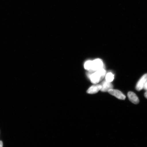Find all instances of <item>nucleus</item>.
<instances>
[{"mask_svg":"<svg viewBox=\"0 0 147 147\" xmlns=\"http://www.w3.org/2000/svg\"><path fill=\"white\" fill-rule=\"evenodd\" d=\"M106 74L105 70L102 68L94 72L89 71L88 74V76L93 84H96L103 79Z\"/></svg>","mask_w":147,"mask_h":147,"instance_id":"f257e3e1","label":"nucleus"},{"mask_svg":"<svg viewBox=\"0 0 147 147\" xmlns=\"http://www.w3.org/2000/svg\"><path fill=\"white\" fill-rule=\"evenodd\" d=\"M104 64L102 60L99 59H95L92 62V68L89 71H94L103 68Z\"/></svg>","mask_w":147,"mask_h":147,"instance_id":"f03ea898","label":"nucleus"},{"mask_svg":"<svg viewBox=\"0 0 147 147\" xmlns=\"http://www.w3.org/2000/svg\"><path fill=\"white\" fill-rule=\"evenodd\" d=\"M110 94L121 100H125L126 96L122 92L117 90L111 89L108 91Z\"/></svg>","mask_w":147,"mask_h":147,"instance_id":"7ed1b4c3","label":"nucleus"},{"mask_svg":"<svg viewBox=\"0 0 147 147\" xmlns=\"http://www.w3.org/2000/svg\"><path fill=\"white\" fill-rule=\"evenodd\" d=\"M147 82V73L143 75L138 82L136 86V89L138 91H140L142 90Z\"/></svg>","mask_w":147,"mask_h":147,"instance_id":"20e7f679","label":"nucleus"},{"mask_svg":"<svg viewBox=\"0 0 147 147\" xmlns=\"http://www.w3.org/2000/svg\"><path fill=\"white\" fill-rule=\"evenodd\" d=\"M101 85L102 88L100 91L102 92H108L110 90L113 89V85L111 82H108L106 80L104 81Z\"/></svg>","mask_w":147,"mask_h":147,"instance_id":"39448f33","label":"nucleus"},{"mask_svg":"<svg viewBox=\"0 0 147 147\" xmlns=\"http://www.w3.org/2000/svg\"><path fill=\"white\" fill-rule=\"evenodd\" d=\"M128 96L129 100L133 103L135 104H137L139 102V100L135 93L131 91L128 92Z\"/></svg>","mask_w":147,"mask_h":147,"instance_id":"423d86ee","label":"nucleus"},{"mask_svg":"<svg viewBox=\"0 0 147 147\" xmlns=\"http://www.w3.org/2000/svg\"><path fill=\"white\" fill-rule=\"evenodd\" d=\"M102 88L101 84H96L92 86L88 90L87 92L90 94H94L100 91Z\"/></svg>","mask_w":147,"mask_h":147,"instance_id":"0eeeda50","label":"nucleus"},{"mask_svg":"<svg viewBox=\"0 0 147 147\" xmlns=\"http://www.w3.org/2000/svg\"><path fill=\"white\" fill-rule=\"evenodd\" d=\"M92 61L89 60L86 61L84 64V67L87 70L90 71L91 70Z\"/></svg>","mask_w":147,"mask_h":147,"instance_id":"6e6552de","label":"nucleus"},{"mask_svg":"<svg viewBox=\"0 0 147 147\" xmlns=\"http://www.w3.org/2000/svg\"><path fill=\"white\" fill-rule=\"evenodd\" d=\"M114 78V75L111 73L107 74L106 76V81L111 82L113 81Z\"/></svg>","mask_w":147,"mask_h":147,"instance_id":"1a4fd4ad","label":"nucleus"},{"mask_svg":"<svg viewBox=\"0 0 147 147\" xmlns=\"http://www.w3.org/2000/svg\"><path fill=\"white\" fill-rule=\"evenodd\" d=\"M143 89H144L145 90L147 91V82H146V84H145Z\"/></svg>","mask_w":147,"mask_h":147,"instance_id":"9d476101","label":"nucleus"},{"mask_svg":"<svg viewBox=\"0 0 147 147\" xmlns=\"http://www.w3.org/2000/svg\"><path fill=\"white\" fill-rule=\"evenodd\" d=\"M0 147H3V143L1 141H0Z\"/></svg>","mask_w":147,"mask_h":147,"instance_id":"9b49d317","label":"nucleus"},{"mask_svg":"<svg viewBox=\"0 0 147 147\" xmlns=\"http://www.w3.org/2000/svg\"><path fill=\"white\" fill-rule=\"evenodd\" d=\"M144 96L147 99V91H146V92L145 93Z\"/></svg>","mask_w":147,"mask_h":147,"instance_id":"f8f14e48","label":"nucleus"}]
</instances>
